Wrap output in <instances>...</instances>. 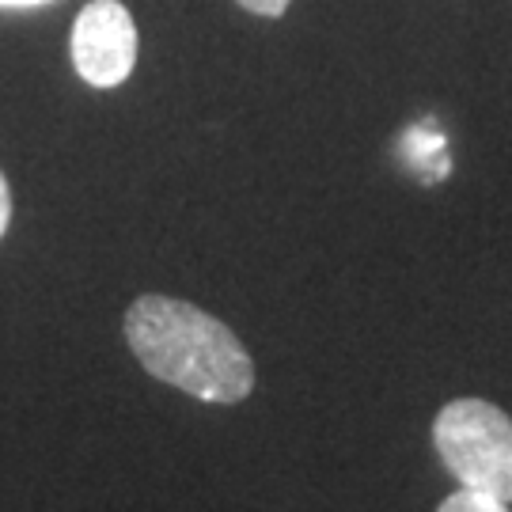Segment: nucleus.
I'll return each instance as SVG.
<instances>
[{
  "label": "nucleus",
  "instance_id": "obj_4",
  "mask_svg": "<svg viewBox=\"0 0 512 512\" xmlns=\"http://www.w3.org/2000/svg\"><path fill=\"white\" fill-rule=\"evenodd\" d=\"M437 512H509V505L490 494H478V490L459 486V494H452L448 501H440Z\"/></svg>",
  "mask_w": 512,
  "mask_h": 512
},
{
  "label": "nucleus",
  "instance_id": "obj_3",
  "mask_svg": "<svg viewBox=\"0 0 512 512\" xmlns=\"http://www.w3.org/2000/svg\"><path fill=\"white\" fill-rule=\"evenodd\" d=\"M73 65L84 84L118 88L137 65V23L122 0H88L73 23Z\"/></svg>",
  "mask_w": 512,
  "mask_h": 512
},
{
  "label": "nucleus",
  "instance_id": "obj_2",
  "mask_svg": "<svg viewBox=\"0 0 512 512\" xmlns=\"http://www.w3.org/2000/svg\"><path fill=\"white\" fill-rule=\"evenodd\" d=\"M433 444L459 486L512 505V418L486 399H456L433 421Z\"/></svg>",
  "mask_w": 512,
  "mask_h": 512
},
{
  "label": "nucleus",
  "instance_id": "obj_7",
  "mask_svg": "<svg viewBox=\"0 0 512 512\" xmlns=\"http://www.w3.org/2000/svg\"><path fill=\"white\" fill-rule=\"evenodd\" d=\"M31 4H50V0H0V8H31Z\"/></svg>",
  "mask_w": 512,
  "mask_h": 512
},
{
  "label": "nucleus",
  "instance_id": "obj_1",
  "mask_svg": "<svg viewBox=\"0 0 512 512\" xmlns=\"http://www.w3.org/2000/svg\"><path fill=\"white\" fill-rule=\"evenodd\" d=\"M126 342L148 376L198 403L232 406L255 391V361L209 311L171 296H141L126 311Z\"/></svg>",
  "mask_w": 512,
  "mask_h": 512
},
{
  "label": "nucleus",
  "instance_id": "obj_6",
  "mask_svg": "<svg viewBox=\"0 0 512 512\" xmlns=\"http://www.w3.org/2000/svg\"><path fill=\"white\" fill-rule=\"evenodd\" d=\"M8 220H12V190H8L4 175H0V236L8 232Z\"/></svg>",
  "mask_w": 512,
  "mask_h": 512
},
{
  "label": "nucleus",
  "instance_id": "obj_5",
  "mask_svg": "<svg viewBox=\"0 0 512 512\" xmlns=\"http://www.w3.org/2000/svg\"><path fill=\"white\" fill-rule=\"evenodd\" d=\"M236 4H243L247 12H255V16H281L285 8H289V0H236Z\"/></svg>",
  "mask_w": 512,
  "mask_h": 512
}]
</instances>
